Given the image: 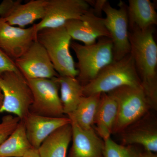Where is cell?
I'll return each instance as SVG.
<instances>
[{
  "label": "cell",
  "mask_w": 157,
  "mask_h": 157,
  "mask_svg": "<svg viewBox=\"0 0 157 157\" xmlns=\"http://www.w3.org/2000/svg\"><path fill=\"white\" fill-rule=\"evenodd\" d=\"M153 27L129 29L131 52L141 86L152 109L157 108V45Z\"/></svg>",
  "instance_id": "obj_1"
},
{
  "label": "cell",
  "mask_w": 157,
  "mask_h": 157,
  "mask_svg": "<svg viewBox=\"0 0 157 157\" xmlns=\"http://www.w3.org/2000/svg\"><path fill=\"white\" fill-rule=\"evenodd\" d=\"M141 87L131 53L104 67L93 80L83 86V97L107 93L121 86Z\"/></svg>",
  "instance_id": "obj_2"
},
{
  "label": "cell",
  "mask_w": 157,
  "mask_h": 157,
  "mask_svg": "<svg viewBox=\"0 0 157 157\" xmlns=\"http://www.w3.org/2000/svg\"><path fill=\"white\" fill-rule=\"evenodd\" d=\"M77 62V80L82 86L93 80L107 65L113 61V43L110 38L101 37L94 44L82 45L76 42L71 43Z\"/></svg>",
  "instance_id": "obj_3"
},
{
  "label": "cell",
  "mask_w": 157,
  "mask_h": 157,
  "mask_svg": "<svg viewBox=\"0 0 157 157\" xmlns=\"http://www.w3.org/2000/svg\"><path fill=\"white\" fill-rule=\"evenodd\" d=\"M71 39L64 26L43 29L37 33V41L47 52L59 76L76 78L78 70L70 52Z\"/></svg>",
  "instance_id": "obj_4"
},
{
  "label": "cell",
  "mask_w": 157,
  "mask_h": 157,
  "mask_svg": "<svg viewBox=\"0 0 157 157\" xmlns=\"http://www.w3.org/2000/svg\"><path fill=\"white\" fill-rule=\"evenodd\" d=\"M107 93L115 98L118 105L117 115L112 134H121L152 109L141 87L126 86Z\"/></svg>",
  "instance_id": "obj_5"
},
{
  "label": "cell",
  "mask_w": 157,
  "mask_h": 157,
  "mask_svg": "<svg viewBox=\"0 0 157 157\" xmlns=\"http://www.w3.org/2000/svg\"><path fill=\"white\" fill-rule=\"evenodd\" d=\"M2 103L0 113H8L22 120L29 113L33 97L27 80L20 72L7 71L0 74Z\"/></svg>",
  "instance_id": "obj_6"
},
{
  "label": "cell",
  "mask_w": 157,
  "mask_h": 157,
  "mask_svg": "<svg viewBox=\"0 0 157 157\" xmlns=\"http://www.w3.org/2000/svg\"><path fill=\"white\" fill-rule=\"evenodd\" d=\"M57 77L26 79L33 97L29 112L50 117H64Z\"/></svg>",
  "instance_id": "obj_7"
},
{
  "label": "cell",
  "mask_w": 157,
  "mask_h": 157,
  "mask_svg": "<svg viewBox=\"0 0 157 157\" xmlns=\"http://www.w3.org/2000/svg\"><path fill=\"white\" fill-rule=\"evenodd\" d=\"M118 7V9L113 8L107 2L103 9L106 16L104 18V24L112 41L115 61L123 58L131 52L128 6L121 1Z\"/></svg>",
  "instance_id": "obj_8"
},
{
  "label": "cell",
  "mask_w": 157,
  "mask_h": 157,
  "mask_svg": "<svg viewBox=\"0 0 157 157\" xmlns=\"http://www.w3.org/2000/svg\"><path fill=\"white\" fill-rule=\"evenodd\" d=\"M90 8L86 0H47L45 16L34 24L37 32L64 26L69 21L80 18Z\"/></svg>",
  "instance_id": "obj_9"
},
{
  "label": "cell",
  "mask_w": 157,
  "mask_h": 157,
  "mask_svg": "<svg viewBox=\"0 0 157 157\" xmlns=\"http://www.w3.org/2000/svg\"><path fill=\"white\" fill-rule=\"evenodd\" d=\"M14 62L17 70L26 79L51 78L59 76L47 52L37 40L25 53L14 60Z\"/></svg>",
  "instance_id": "obj_10"
},
{
  "label": "cell",
  "mask_w": 157,
  "mask_h": 157,
  "mask_svg": "<svg viewBox=\"0 0 157 157\" xmlns=\"http://www.w3.org/2000/svg\"><path fill=\"white\" fill-rule=\"evenodd\" d=\"M35 24L27 28L10 25L0 17V48L14 61L37 40Z\"/></svg>",
  "instance_id": "obj_11"
},
{
  "label": "cell",
  "mask_w": 157,
  "mask_h": 157,
  "mask_svg": "<svg viewBox=\"0 0 157 157\" xmlns=\"http://www.w3.org/2000/svg\"><path fill=\"white\" fill-rule=\"evenodd\" d=\"M64 26L72 39L85 45L94 44L101 37L110 38L104 18L97 16L91 8L80 18L69 21Z\"/></svg>",
  "instance_id": "obj_12"
},
{
  "label": "cell",
  "mask_w": 157,
  "mask_h": 157,
  "mask_svg": "<svg viewBox=\"0 0 157 157\" xmlns=\"http://www.w3.org/2000/svg\"><path fill=\"white\" fill-rule=\"evenodd\" d=\"M121 134L123 145L138 144L146 151L157 153L156 120L149 113Z\"/></svg>",
  "instance_id": "obj_13"
},
{
  "label": "cell",
  "mask_w": 157,
  "mask_h": 157,
  "mask_svg": "<svg viewBox=\"0 0 157 157\" xmlns=\"http://www.w3.org/2000/svg\"><path fill=\"white\" fill-rule=\"evenodd\" d=\"M71 121L72 145L68 157H104V141L94 129L84 130Z\"/></svg>",
  "instance_id": "obj_14"
},
{
  "label": "cell",
  "mask_w": 157,
  "mask_h": 157,
  "mask_svg": "<svg viewBox=\"0 0 157 157\" xmlns=\"http://www.w3.org/2000/svg\"><path fill=\"white\" fill-rule=\"evenodd\" d=\"M22 121L29 141L33 147L36 149L56 130L71 122L68 117H50L30 112Z\"/></svg>",
  "instance_id": "obj_15"
},
{
  "label": "cell",
  "mask_w": 157,
  "mask_h": 157,
  "mask_svg": "<svg viewBox=\"0 0 157 157\" xmlns=\"http://www.w3.org/2000/svg\"><path fill=\"white\" fill-rule=\"evenodd\" d=\"M46 2L47 0H31L22 4L19 0L9 14L2 18L10 25L25 28L44 17Z\"/></svg>",
  "instance_id": "obj_16"
},
{
  "label": "cell",
  "mask_w": 157,
  "mask_h": 157,
  "mask_svg": "<svg viewBox=\"0 0 157 157\" xmlns=\"http://www.w3.org/2000/svg\"><path fill=\"white\" fill-rule=\"evenodd\" d=\"M128 3L129 29L144 31L156 25V11L150 0H129Z\"/></svg>",
  "instance_id": "obj_17"
},
{
  "label": "cell",
  "mask_w": 157,
  "mask_h": 157,
  "mask_svg": "<svg viewBox=\"0 0 157 157\" xmlns=\"http://www.w3.org/2000/svg\"><path fill=\"white\" fill-rule=\"evenodd\" d=\"M115 98L108 93L101 94V101L95 120L97 134L104 140L110 138L117 115Z\"/></svg>",
  "instance_id": "obj_18"
},
{
  "label": "cell",
  "mask_w": 157,
  "mask_h": 157,
  "mask_svg": "<svg viewBox=\"0 0 157 157\" xmlns=\"http://www.w3.org/2000/svg\"><path fill=\"white\" fill-rule=\"evenodd\" d=\"M71 123L57 129L38 149L40 157H67L69 144L72 140Z\"/></svg>",
  "instance_id": "obj_19"
},
{
  "label": "cell",
  "mask_w": 157,
  "mask_h": 157,
  "mask_svg": "<svg viewBox=\"0 0 157 157\" xmlns=\"http://www.w3.org/2000/svg\"><path fill=\"white\" fill-rule=\"evenodd\" d=\"M101 94L83 97L75 110L67 115L70 120L74 121L82 128L89 130L93 128Z\"/></svg>",
  "instance_id": "obj_20"
},
{
  "label": "cell",
  "mask_w": 157,
  "mask_h": 157,
  "mask_svg": "<svg viewBox=\"0 0 157 157\" xmlns=\"http://www.w3.org/2000/svg\"><path fill=\"white\" fill-rule=\"evenodd\" d=\"M33 148L27 136L23 121L8 138L0 144V157H20Z\"/></svg>",
  "instance_id": "obj_21"
},
{
  "label": "cell",
  "mask_w": 157,
  "mask_h": 157,
  "mask_svg": "<svg viewBox=\"0 0 157 157\" xmlns=\"http://www.w3.org/2000/svg\"><path fill=\"white\" fill-rule=\"evenodd\" d=\"M57 80L64 114L68 115L75 110L83 97V86L74 77L59 76Z\"/></svg>",
  "instance_id": "obj_22"
},
{
  "label": "cell",
  "mask_w": 157,
  "mask_h": 157,
  "mask_svg": "<svg viewBox=\"0 0 157 157\" xmlns=\"http://www.w3.org/2000/svg\"><path fill=\"white\" fill-rule=\"evenodd\" d=\"M104 157H146V151H140L134 145L116 143L111 138L104 140Z\"/></svg>",
  "instance_id": "obj_23"
},
{
  "label": "cell",
  "mask_w": 157,
  "mask_h": 157,
  "mask_svg": "<svg viewBox=\"0 0 157 157\" xmlns=\"http://www.w3.org/2000/svg\"><path fill=\"white\" fill-rule=\"evenodd\" d=\"M20 121L19 117L11 114L3 117L0 122V144L14 132Z\"/></svg>",
  "instance_id": "obj_24"
},
{
  "label": "cell",
  "mask_w": 157,
  "mask_h": 157,
  "mask_svg": "<svg viewBox=\"0 0 157 157\" xmlns=\"http://www.w3.org/2000/svg\"><path fill=\"white\" fill-rule=\"evenodd\" d=\"M7 71L20 72L15 66L14 61L0 48V74Z\"/></svg>",
  "instance_id": "obj_25"
},
{
  "label": "cell",
  "mask_w": 157,
  "mask_h": 157,
  "mask_svg": "<svg viewBox=\"0 0 157 157\" xmlns=\"http://www.w3.org/2000/svg\"><path fill=\"white\" fill-rule=\"evenodd\" d=\"M19 0H4L0 4V17H6Z\"/></svg>",
  "instance_id": "obj_26"
},
{
  "label": "cell",
  "mask_w": 157,
  "mask_h": 157,
  "mask_svg": "<svg viewBox=\"0 0 157 157\" xmlns=\"http://www.w3.org/2000/svg\"><path fill=\"white\" fill-rule=\"evenodd\" d=\"M90 6H92V9L94 14L98 17H101L104 6L108 1L107 0H96V1H87Z\"/></svg>",
  "instance_id": "obj_27"
},
{
  "label": "cell",
  "mask_w": 157,
  "mask_h": 157,
  "mask_svg": "<svg viewBox=\"0 0 157 157\" xmlns=\"http://www.w3.org/2000/svg\"><path fill=\"white\" fill-rule=\"evenodd\" d=\"M20 157H40L38 149L33 148L24 155Z\"/></svg>",
  "instance_id": "obj_28"
}]
</instances>
